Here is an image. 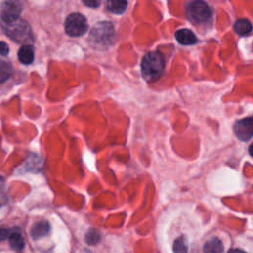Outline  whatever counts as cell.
Here are the masks:
<instances>
[{
	"mask_svg": "<svg viewBox=\"0 0 253 253\" xmlns=\"http://www.w3.org/2000/svg\"><path fill=\"white\" fill-rule=\"evenodd\" d=\"M116 33L112 23L104 21L97 23L90 31L89 42L98 49H106L114 44Z\"/></svg>",
	"mask_w": 253,
	"mask_h": 253,
	"instance_id": "cell-1",
	"label": "cell"
},
{
	"mask_svg": "<svg viewBox=\"0 0 253 253\" xmlns=\"http://www.w3.org/2000/svg\"><path fill=\"white\" fill-rule=\"evenodd\" d=\"M165 66L164 56L159 51H149L141 59V73L142 76L152 81L157 79L163 72Z\"/></svg>",
	"mask_w": 253,
	"mask_h": 253,
	"instance_id": "cell-2",
	"label": "cell"
},
{
	"mask_svg": "<svg viewBox=\"0 0 253 253\" xmlns=\"http://www.w3.org/2000/svg\"><path fill=\"white\" fill-rule=\"evenodd\" d=\"M2 28L5 31V34L17 42L28 44L33 41L30 26L22 19H18L10 24H2Z\"/></svg>",
	"mask_w": 253,
	"mask_h": 253,
	"instance_id": "cell-3",
	"label": "cell"
},
{
	"mask_svg": "<svg viewBox=\"0 0 253 253\" xmlns=\"http://www.w3.org/2000/svg\"><path fill=\"white\" fill-rule=\"evenodd\" d=\"M186 13L188 18L195 24H204L211 17L209 5L204 1H192L187 5Z\"/></svg>",
	"mask_w": 253,
	"mask_h": 253,
	"instance_id": "cell-4",
	"label": "cell"
},
{
	"mask_svg": "<svg viewBox=\"0 0 253 253\" xmlns=\"http://www.w3.org/2000/svg\"><path fill=\"white\" fill-rule=\"evenodd\" d=\"M64 29L70 37L82 36L87 31V21L82 14L72 13L65 19Z\"/></svg>",
	"mask_w": 253,
	"mask_h": 253,
	"instance_id": "cell-5",
	"label": "cell"
},
{
	"mask_svg": "<svg viewBox=\"0 0 253 253\" xmlns=\"http://www.w3.org/2000/svg\"><path fill=\"white\" fill-rule=\"evenodd\" d=\"M21 5L18 2L9 1L3 3L1 7V21L2 24H10L20 19Z\"/></svg>",
	"mask_w": 253,
	"mask_h": 253,
	"instance_id": "cell-6",
	"label": "cell"
},
{
	"mask_svg": "<svg viewBox=\"0 0 253 253\" xmlns=\"http://www.w3.org/2000/svg\"><path fill=\"white\" fill-rule=\"evenodd\" d=\"M233 130L240 140H249L253 136V119L245 118L237 121L233 126Z\"/></svg>",
	"mask_w": 253,
	"mask_h": 253,
	"instance_id": "cell-7",
	"label": "cell"
},
{
	"mask_svg": "<svg viewBox=\"0 0 253 253\" xmlns=\"http://www.w3.org/2000/svg\"><path fill=\"white\" fill-rule=\"evenodd\" d=\"M175 38L177 42L184 45H190L197 42V37L189 29H180L175 33Z\"/></svg>",
	"mask_w": 253,
	"mask_h": 253,
	"instance_id": "cell-8",
	"label": "cell"
},
{
	"mask_svg": "<svg viewBox=\"0 0 253 253\" xmlns=\"http://www.w3.org/2000/svg\"><path fill=\"white\" fill-rule=\"evenodd\" d=\"M18 58L23 64H31L34 61V48L30 44H24L18 51Z\"/></svg>",
	"mask_w": 253,
	"mask_h": 253,
	"instance_id": "cell-9",
	"label": "cell"
},
{
	"mask_svg": "<svg viewBox=\"0 0 253 253\" xmlns=\"http://www.w3.org/2000/svg\"><path fill=\"white\" fill-rule=\"evenodd\" d=\"M50 226L47 221H39L31 228V235L34 239H39L45 236L49 232Z\"/></svg>",
	"mask_w": 253,
	"mask_h": 253,
	"instance_id": "cell-10",
	"label": "cell"
},
{
	"mask_svg": "<svg viewBox=\"0 0 253 253\" xmlns=\"http://www.w3.org/2000/svg\"><path fill=\"white\" fill-rule=\"evenodd\" d=\"M9 243L11 247L16 251H22L25 247V240L20 231L14 230L9 233Z\"/></svg>",
	"mask_w": 253,
	"mask_h": 253,
	"instance_id": "cell-11",
	"label": "cell"
},
{
	"mask_svg": "<svg viewBox=\"0 0 253 253\" xmlns=\"http://www.w3.org/2000/svg\"><path fill=\"white\" fill-rule=\"evenodd\" d=\"M205 253H223V245L220 239L213 237L204 244Z\"/></svg>",
	"mask_w": 253,
	"mask_h": 253,
	"instance_id": "cell-12",
	"label": "cell"
},
{
	"mask_svg": "<svg viewBox=\"0 0 253 253\" xmlns=\"http://www.w3.org/2000/svg\"><path fill=\"white\" fill-rule=\"evenodd\" d=\"M234 32L239 36H246L252 30V24L247 19H238L233 25Z\"/></svg>",
	"mask_w": 253,
	"mask_h": 253,
	"instance_id": "cell-13",
	"label": "cell"
},
{
	"mask_svg": "<svg viewBox=\"0 0 253 253\" xmlns=\"http://www.w3.org/2000/svg\"><path fill=\"white\" fill-rule=\"evenodd\" d=\"M127 6L126 1H121V0H110L107 2L108 9L114 13V14H122L126 11Z\"/></svg>",
	"mask_w": 253,
	"mask_h": 253,
	"instance_id": "cell-14",
	"label": "cell"
},
{
	"mask_svg": "<svg viewBox=\"0 0 253 253\" xmlns=\"http://www.w3.org/2000/svg\"><path fill=\"white\" fill-rule=\"evenodd\" d=\"M173 251L174 253H188V245L184 236L175 239L173 243Z\"/></svg>",
	"mask_w": 253,
	"mask_h": 253,
	"instance_id": "cell-15",
	"label": "cell"
},
{
	"mask_svg": "<svg viewBox=\"0 0 253 253\" xmlns=\"http://www.w3.org/2000/svg\"><path fill=\"white\" fill-rule=\"evenodd\" d=\"M12 74V66L10 62L1 61L0 63V80L1 82H5Z\"/></svg>",
	"mask_w": 253,
	"mask_h": 253,
	"instance_id": "cell-16",
	"label": "cell"
},
{
	"mask_svg": "<svg viewBox=\"0 0 253 253\" xmlns=\"http://www.w3.org/2000/svg\"><path fill=\"white\" fill-rule=\"evenodd\" d=\"M100 239H101V235H100L99 231L96 229H90L85 234V241L90 245H94V244L98 243L100 241Z\"/></svg>",
	"mask_w": 253,
	"mask_h": 253,
	"instance_id": "cell-17",
	"label": "cell"
},
{
	"mask_svg": "<svg viewBox=\"0 0 253 253\" xmlns=\"http://www.w3.org/2000/svg\"><path fill=\"white\" fill-rule=\"evenodd\" d=\"M8 52H9V47H8V45L6 44V42L2 41V42H1V55L5 56L6 54H8Z\"/></svg>",
	"mask_w": 253,
	"mask_h": 253,
	"instance_id": "cell-18",
	"label": "cell"
},
{
	"mask_svg": "<svg viewBox=\"0 0 253 253\" xmlns=\"http://www.w3.org/2000/svg\"><path fill=\"white\" fill-rule=\"evenodd\" d=\"M83 3L86 6L91 7V8H96V7H98L100 5V1H95V0H93V1H83Z\"/></svg>",
	"mask_w": 253,
	"mask_h": 253,
	"instance_id": "cell-19",
	"label": "cell"
},
{
	"mask_svg": "<svg viewBox=\"0 0 253 253\" xmlns=\"http://www.w3.org/2000/svg\"><path fill=\"white\" fill-rule=\"evenodd\" d=\"M227 253H246V252L241 250V249H238V248H232Z\"/></svg>",
	"mask_w": 253,
	"mask_h": 253,
	"instance_id": "cell-20",
	"label": "cell"
},
{
	"mask_svg": "<svg viewBox=\"0 0 253 253\" xmlns=\"http://www.w3.org/2000/svg\"><path fill=\"white\" fill-rule=\"evenodd\" d=\"M248 150H249V153H250V155L253 157V143H251V144H250V146H249Z\"/></svg>",
	"mask_w": 253,
	"mask_h": 253,
	"instance_id": "cell-21",
	"label": "cell"
}]
</instances>
